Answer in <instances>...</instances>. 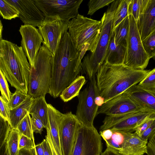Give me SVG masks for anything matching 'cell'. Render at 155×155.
Instances as JSON below:
<instances>
[{
    "mask_svg": "<svg viewBox=\"0 0 155 155\" xmlns=\"http://www.w3.org/2000/svg\"><path fill=\"white\" fill-rule=\"evenodd\" d=\"M81 52L68 31L63 35L51 59V78L49 93L56 98L82 71Z\"/></svg>",
    "mask_w": 155,
    "mask_h": 155,
    "instance_id": "6da1fadb",
    "label": "cell"
},
{
    "mask_svg": "<svg viewBox=\"0 0 155 155\" xmlns=\"http://www.w3.org/2000/svg\"><path fill=\"white\" fill-rule=\"evenodd\" d=\"M150 70L133 69L124 64L111 65L104 62L96 75L99 95L104 99L105 103L140 83Z\"/></svg>",
    "mask_w": 155,
    "mask_h": 155,
    "instance_id": "7a4b0ae2",
    "label": "cell"
},
{
    "mask_svg": "<svg viewBox=\"0 0 155 155\" xmlns=\"http://www.w3.org/2000/svg\"><path fill=\"white\" fill-rule=\"evenodd\" d=\"M0 70L12 87L28 94L31 66L21 46L0 39Z\"/></svg>",
    "mask_w": 155,
    "mask_h": 155,
    "instance_id": "3957f363",
    "label": "cell"
},
{
    "mask_svg": "<svg viewBox=\"0 0 155 155\" xmlns=\"http://www.w3.org/2000/svg\"><path fill=\"white\" fill-rule=\"evenodd\" d=\"M120 0L112 3L101 19V29L94 51L87 54L82 62V71L91 79L96 75L103 64L113 32V22L114 13Z\"/></svg>",
    "mask_w": 155,
    "mask_h": 155,
    "instance_id": "277c9868",
    "label": "cell"
},
{
    "mask_svg": "<svg viewBox=\"0 0 155 155\" xmlns=\"http://www.w3.org/2000/svg\"><path fill=\"white\" fill-rule=\"evenodd\" d=\"M102 27L101 21L79 14L68 23V32L82 59L86 52H93L97 46Z\"/></svg>",
    "mask_w": 155,
    "mask_h": 155,
    "instance_id": "5b68a950",
    "label": "cell"
},
{
    "mask_svg": "<svg viewBox=\"0 0 155 155\" xmlns=\"http://www.w3.org/2000/svg\"><path fill=\"white\" fill-rule=\"evenodd\" d=\"M53 54L43 44L35 62V68H31L28 94L35 98L45 97L49 93L51 78Z\"/></svg>",
    "mask_w": 155,
    "mask_h": 155,
    "instance_id": "8992f818",
    "label": "cell"
},
{
    "mask_svg": "<svg viewBox=\"0 0 155 155\" xmlns=\"http://www.w3.org/2000/svg\"><path fill=\"white\" fill-rule=\"evenodd\" d=\"M129 16V30L124 65L133 69L145 70L150 58L144 48L136 21L132 15Z\"/></svg>",
    "mask_w": 155,
    "mask_h": 155,
    "instance_id": "52a82bcc",
    "label": "cell"
},
{
    "mask_svg": "<svg viewBox=\"0 0 155 155\" xmlns=\"http://www.w3.org/2000/svg\"><path fill=\"white\" fill-rule=\"evenodd\" d=\"M88 84L77 96L78 102L75 115L82 124L92 127L99 107L96 103V98L99 95L96 75L89 80Z\"/></svg>",
    "mask_w": 155,
    "mask_h": 155,
    "instance_id": "ba28073f",
    "label": "cell"
},
{
    "mask_svg": "<svg viewBox=\"0 0 155 155\" xmlns=\"http://www.w3.org/2000/svg\"><path fill=\"white\" fill-rule=\"evenodd\" d=\"M102 150L101 136L96 129L81 123L71 155H101Z\"/></svg>",
    "mask_w": 155,
    "mask_h": 155,
    "instance_id": "9c48e42d",
    "label": "cell"
},
{
    "mask_svg": "<svg viewBox=\"0 0 155 155\" xmlns=\"http://www.w3.org/2000/svg\"><path fill=\"white\" fill-rule=\"evenodd\" d=\"M36 5L45 17H58L69 22L79 14L78 9L83 0H35Z\"/></svg>",
    "mask_w": 155,
    "mask_h": 155,
    "instance_id": "30bf717a",
    "label": "cell"
},
{
    "mask_svg": "<svg viewBox=\"0 0 155 155\" xmlns=\"http://www.w3.org/2000/svg\"><path fill=\"white\" fill-rule=\"evenodd\" d=\"M69 22L63 21L58 17H45L38 27L44 40L45 46L54 55L63 34L68 30Z\"/></svg>",
    "mask_w": 155,
    "mask_h": 155,
    "instance_id": "8fae6325",
    "label": "cell"
},
{
    "mask_svg": "<svg viewBox=\"0 0 155 155\" xmlns=\"http://www.w3.org/2000/svg\"><path fill=\"white\" fill-rule=\"evenodd\" d=\"M81 123L70 111L62 114L59 122V135L63 155H71Z\"/></svg>",
    "mask_w": 155,
    "mask_h": 155,
    "instance_id": "7c38bea8",
    "label": "cell"
},
{
    "mask_svg": "<svg viewBox=\"0 0 155 155\" xmlns=\"http://www.w3.org/2000/svg\"><path fill=\"white\" fill-rule=\"evenodd\" d=\"M152 114L141 111L124 115L106 116L103 121V124L100 127V131L110 129L132 133L146 118Z\"/></svg>",
    "mask_w": 155,
    "mask_h": 155,
    "instance_id": "4fadbf2b",
    "label": "cell"
},
{
    "mask_svg": "<svg viewBox=\"0 0 155 155\" xmlns=\"http://www.w3.org/2000/svg\"><path fill=\"white\" fill-rule=\"evenodd\" d=\"M21 35V46L29 61L31 68L35 69V61L44 40L38 29L32 25H21L19 30Z\"/></svg>",
    "mask_w": 155,
    "mask_h": 155,
    "instance_id": "5bb4252c",
    "label": "cell"
},
{
    "mask_svg": "<svg viewBox=\"0 0 155 155\" xmlns=\"http://www.w3.org/2000/svg\"><path fill=\"white\" fill-rule=\"evenodd\" d=\"M142 111L128 94L124 93L104 103L98 109L97 115L117 116Z\"/></svg>",
    "mask_w": 155,
    "mask_h": 155,
    "instance_id": "9a60e30c",
    "label": "cell"
},
{
    "mask_svg": "<svg viewBox=\"0 0 155 155\" xmlns=\"http://www.w3.org/2000/svg\"><path fill=\"white\" fill-rule=\"evenodd\" d=\"M5 0L18 10L19 18L24 25L38 27L44 21L45 17L35 0Z\"/></svg>",
    "mask_w": 155,
    "mask_h": 155,
    "instance_id": "2e32d148",
    "label": "cell"
},
{
    "mask_svg": "<svg viewBox=\"0 0 155 155\" xmlns=\"http://www.w3.org/2000/svg\"><path fill=\"white\" fill-rule=\"evenodd\" d=\"M124 93L128 94L142 111L155 114V92L145 90L137 84Z\"/></svg>",
    "mask_w": 155,
    "mask_h": 155,
    "instance_id": "e0dca14e",
    "label": "cell"
},
{
    "mask_svg": "<svg viewBox=\"0 0 155 155\" xmlns=\"http://www.w3.org/2000/svg\"><path fill=\"white\" fill-rule=\"evenodd\" d=\"M142 40L155 28V0H147V4L136 21Z\"/></svg>",
    "mask_w": 155,
    "mask_h": 155,
    "instance_id": "ac0fdd59",
    "label": "cell"
},
{
    "mask_svg": "<svg viewBox=\"0 0 155 155\" xmlns=\"http://www.w3.org/2000/svg\"><path fill=\"white\" fill-rule=\"evenodd\" d=\"M48 130L51 141L57 155H63L61 149L59 130V122L62 114L51 104H48Z\"/></svg>",
    "mask_w": 155,
    "mask_h": 155,
    "instance_id": "d6986e66",
    "label": "cell"
},
{
    "mask_svg": "<svg viewBox=\"0 0 155 155\" xmlns=\"http://www.w3.org/2000/svg\"><path fill=\"white\" fill-rule=\"evenodd\" d=\"M127 47L117 44L112 32L104 62L114 65L124 64Z\"/></svg>",
    "mask_w": 155,
    "mask_h": 155,
    "instance_id": "ffe728a7",
    "label": "cell"
},
{
    "mask_svg": "<svg viewBox=\"0 0 155 155\" xmlns=\"http://www.w3.org/2000/svg\"><path fill=\"white\" fill-rule=\"evenodd\" d=\"M147 143L134 133H132L119 152L123 155H143L146 153Z\"/></svg>",
    "mask_w": 155,
    "mask_h": 155,
    "instance_id": "44dd1931",
    "label": "cell"
},
{
    "mask_svg": "<svg viewBox=\"0 0 155 155\" xmlns=\"http://www.w3.org/2000/svg\"><path fill=\"white\" fill-rule=\"evenodd\" d=\"M34 99L28 94L26 99L21 104L11 110L9 123L12 128H16L18 124L29 112Z\"/></svg>",
    "mask_w": 155,
    "mask_h": 155,
    "instance_id": "7402d4cb",
    "label": "cell"
},
{
    "mask_svg": "<svg viewBox=\"0 0 155 155\" xmlns=\"http://www.w3.org/2000/svg\"><path fill=\"white\" fill-rule=\"evenodd\" d=\"M29 113L37 115L42 120L45 128L48 126V104L45 97L40 96L34 98L31 105Z\"/></svg>",
    "mask_w": 155,
    "mask_h": 155,
    "instance_id": "603a6c76",
    "label": "cell"
},
{
    "mask_svg": "<svg viewBox=\"0 0 155 155\" xmlns=\"http://www.w3.org/2000/svg\"><path fill=\"white\" fill-rule=\"evenodd\" d=\"M86 82V80L84 76H78L62 92L59 96L60 98L64 102H67L78 96Z\"/></svg>",
    "mask_w": 155,
    "mask_h": 155,
    "instance_id": "cb8c5ba5",
    "label": "cell"
},
{
    "mask_svg": "<svg viewBox=\"0 0 155 155\" xmlns=\"http://www.w3.org/2000/svg\"><path fill=\"white\" fill-rule=\"evenodd\" d=\"M130 21L129 15L126 17L113 30L116 43L127 47L129 32Z\"/></svg>",
    "mask_w": 155,
    "mask_h": 155,
    "instance_id": "d4e9b609",
    "label": "cell"
},
{
    "mask_svg": "<svg viewBox=\"0 0 155 155\" xmlns=\"http://www.w3.org/2000/svg\"><path fill=\"white\" fill-rule=\"evenodd\" d=\"M112 130V134L110 139L105 142L106 145L107 147H111L119 152L126 140L132 133L127 131Z\"/></svg>",
    "mask_w": 155,
    "mask_h": 155,
    "instance_id": "484cf974",
    "label": "cell"
},
{
    "mask_svg": "<svg viewBox=\"0 0 155 155\" xmlns=\"http://www.w3.org/2000/svg\"><path fill=\"white\" fill-rule=\"evenodd\" d=\"M20 133L16 128H11L6 141V149L9 155H18Z\"/></svg>",
    "mask_w": 155,
    "mask_h": 155,
    "instance_id": "4316f807",
    "label": "cell"
},
{
    "mask_svg": "<svg viewBox=\"0 0 155 155\" xmlns=\"http://www.w3.org/2000/svg\"><path fill=\"white\" fill-rule=\"evenodd\" d=\"M129 1L130 0H120L113 17V30L124 19L129 15L128 6Z\"/></svg>",
    "mask_w": 155,
    "mask_h": 155,
    "instance_id": "83f0119b",
    "label": "cell"
},
{
    "mask_svg": "<svg viewBox=\"0 0 155 155\" xmlns=\"http://www.w3.org/2000/svg\"><path fill=\"white\" fill-rule=\"evenodd\" d=\"M0 12L1 16L5 19L10 20L19 16L17 8L5 0H0Z\"/></svg>",
    "mask_w": 155,
    "mask_h": 155,
    "instance_id": "f1b7e54d",
    "label": "cell"
},
{
    "mask_svg": "<svg viewBox=\"0 0 155 155\" xmlns=\"http://www.w3.org/2000/svg\"><path fill=\"white\" fill-rule=\"evenodd\" d=\"M147 0H130L128 6V15H132L137 21L142 13Z\"/></svg>",
    "mask_w": 155,
    "mask_h": 155,
    "instance_id": "f546056e",
    "label": "cell"
},
{
    "mask_svg": "<svg viewBox=\"0 0 155 155\" xmlns=\"http://www.w3.org/2000/svg\"><path fill=\"white\" fill-rule=\"evenodd\" d=\"M16 129L19 131L20 134L24 135L34 140L31 117L29 112L18 124Z\"/></svg>",
    "mask_w": 155,
    "mask_h": 155,
    "instance_id": "4dcf8cb0",
    "label": "cell"
},
{
    "mask_svg": "<svg viewBox=\"0 0 155 155\" xmlns=\"http://www.w3.org/2000/svg\"><path fill=\"white\" fill-rule=\"evenodd\" d=\"M144 49L150 59H155V28L143 40Z\"/></svg>",
    "mask_w": 155,
    "mask_h": 155,
    "instance_id": "1f68e13d",
    "label": "cell"
},
{
    "mask_svg": "<svg viewBox=\"0 0 155 155\" xmlns=\"http://www.w3.org/2000/svg\"><path fill=\"white\" fill-rule=\"evenodd\" d=\"M137 85L145 90L155 92V68L150 70Z\"/></svg>",
    "mask_w": 155,
    "mask_h": 155,
    "instance_id": "d6a6232c",
    "label": "cell"
},
{
    "mask_svg": "<svg viewBox=\"0 0 155 155\" xmlns=\"http://www.w3.org/2000/svg\"><path fill=\"white\" fill-rule=\"evenodd\" d=\"M115 0H90L87 5L88 11L87 14L92 15L97 10L104 6H107Z\"/></svg>",
    "mask_w": 155,
    "mask_h": 155,
    "instance_id": "836d02e7",
    "label": "cell"
},
{
    "mask_svg": "<svg viewBox=\"0 0 155 155\" xmlns=\"http://www.w3.org/2000/svg\"><path fill=\"white\" fill-rule=\"evenodd\" d=\"M0 89L1 96L8 104L12 95L9 88L7 80L4 73L0 70Z\"/></svg>",
    "mask_w": 155,
    "mask_h": 155,
    "instance_id": "e575fe53",
    "label": "cell"
},
{
    "mask_svg": "<svg viewBox=\"0 0 155 155\" xmlns=\"http://www.w3.org/2000/svg\"><path fill=\"white\" fill-rule=\"evenodd\" d=\"M28 95V94L16 90L12 94L10 102L8 104L10 110L16 107L21 104L26 99Z\"/></svg>",
    "mask_w": 155,
    "mask_h": 155,
    "instance_id": "d590c367",
    "label": "cell"
},
{
    "mask_svg": "<svg viewBox=\"0 0 155 155\" xmlns=\"http://www.w3.org/2000/svg\"><path fill=\"white\" fill-rule=\"evenodd\" d=\"M11 128L9 122L0 117V147L6 142Z\"/></svg>",
    "mask_w": 155,
    "mask_h": 155,
    "instance_id": "8d00e7d4",
    "label": "cell"
},
{
    "mask_svg": "<svg viewBox=\"0 0 155 155\" xmlns=\"http://www.w3.org/2000/svg\"><path fill=\"white\" fill-rule=\"evenodd\" d=\"M155 120V114H152L146 118L135 130L134 133L140 137Z\"/></svg>",
    "mask_w": 155,
    "mask_h": 155,
    "instance_id": "74e56055",
    "label": "cell"
},
{
    "mask_svg": "<svg viewBox=\"0 0 155 155\" xmlns=\"http://www.w3.org/2000/svg\"><path fill=\"white\" fill-rule=\"evenodd\" d=\"M31 114V120L33 132L41 134L43 129L45 128L42 120L37 115L35 114Z\"/></svg>",
    "mask_w": 155,
    "mask_h": 155,
    "instance_id": "f35d334b",
    "label": "cell"
},
{
    "mask_svg": "<svg viewBox=\"0 0 155 155\" xmlns=\"http://www.w3.org/2000/svg\"><path fill=\"white\" fill-rule=\"evenodd\" d=\"M35 146L31 139L24 135L20 134L19 141V150L22 149L31 150L35 147Z\"/></svg>",
    "mask_w": 155,
    "mask_h": 155,
    "instance_id": "ab89813d",
    "label": "cell"
},
{
    "mask_svg": "<svg viewBox=\"0 0 155 155\" xmlns=\"http://www.w3.org/2000/svg\"><path fill=\"white\" fill-rule=\"evenodd\" d=\"M10 110L8 103L1 96L0 97V117L9 122Z\"/></svg>",
    "mask_w": 155,
    "mask_h": 155,
    "instance_id": "60d3db41",
    "label": "cell"
},
{
    "mask_svg": "<svg viewBox=\"0 0 155 155\" xmlns=\"http://www.w3.org/2000/svg\"><path fill=\"white\" fill-rule=\"evenodd\" d=\"M146 153L147 155H155V132L149 139Z\"/></svg>",
    "mask_w": 155,
    "mask_h": 155,
    "instance_id": "b9f144b4",
    "label": "cell"
},
{
    "mask_svg": "<svg viewBox=\"0 0 155 155\" xmlns=\"http://www.w3.org/2000/svg\"><path fill=\"white\" fill-rule=\"evenodd\" d=\"M155 132V120L149 127L145 130L140 136L143 140L148 141V140Z\"/></svg>",
    "mask_w": 155,
    "mask_h": 155,
    "instance_id": "7bdbcfd3",
    "label": "cell"
},
{
    "mask_svg": "<svg viewBox=\"0 0 155 155\" xmlns=\"http://www.w3.org/2000/svg\"><path fill=\"white\" fill-rule=\"evenodd\" d=\"M44 150V155H53L50 145L46 138L42 142Z\"/></svg>",
    "mask_w": 155,
    "mask_h": 155,
    "instance_id": "ee69618b",
    "label": "cell"
},
{
    "mask_svg": "<svg viewBox=\"0 0 155 155\" xmlns=\"http://www.w3.org/2000/svg\"><path fill=\"white\" fill-rule=\"evenodd\" d=\"M101 155H123L119 151L109 147H107Z\"/></svg>",
    "mask_w": 155,
    "mask_h": 155,
    "instance_id": "f6af8a7d",
    "label": "cell"
},
{
    "mask_svg": "<svg viewBox=\"0 0 155 155\" xmlns=\"http://www.w3.org/2000/svg\"><path fill=\"white\" fill-rule=\"evenodd\" d=\"M35 147L30 150L22 149L20 150L18 155H35Z\"/></svg>",
    "mask_w": 155,
    "mask_h": 155,
    "instance_id": "bcb514c9",
    "label": "cell"
},
{
    "mask_svg": "<svg viewBox=\"0 0 155 155\" xmlns=\"http://www.w3.org/2000/svg\"><path fill=\"white\" fill-rule=\"evenodd\" d=\"M37 155H44V150L42 143L35 146Z\"/></svg>",
    "mask_w": 155,
    "mask_h": 155,
    "instance_id": "7dc6e473",
    "label": "cell"
},
{
    "mask_svg": "<svg viewBox=\"0 0 155 155\" xmlns=\"http://www.w3.org/2000/svg\"><path fill=\"white\" fill-rule=\"evenodd\" d=\"M47 134L46 137V138L47 140H48V141L50 145V146H51V149L52 150L53 155H57V154L56 153V151L54 149V147L53 146V144H52V142L51 141L50 134L48 130H47Z\"/></svg>",
    "mask_w": 155,
    "mask_h": 155,
    "instance_id": "c3c4849f",
    "label": "cell"
},
{
    "mask_svg": "<svg viewBox=\"0 0 155 155\" xmlns=\"http://www.w3.org/2000/svg\"><path fill=\"white\" fill-rule=\"evenodd\" d=\"M96 103L100 107L104 103V99L99 95L96 98Z\"/></svg>",
    "mask_w": 155,
    "mask_h": 155,
    "instance_id": "681fc988",
    "label": "cell"
},
{
    "mask_svg": "<svg viewBox=\"0 0 155 155\" xmlns=\"http://www.w3.org/2000/svg\"><path fill=\"white\" fill-rule=\"evenodd\" d=\"M0 155H9L6 149V142L0 147Z\"/></svg>",
    "mask_w": 155,
    "mask_h": 155,
    "instance_id": "f907efd6",
    "label": "cell"
},
{
    "mask_svg": "<svg viewBox=\"0 0 155 155\" xmlns=\"http://www.w3.org/2000/svg\"><path fill=\"white\" fill-rule=\"evenodd\" d=\"M3 30V27L2 25V22L1 21V24H0V39H2V32Z\"/></svg>",
    "mask_w": 155,
    "mask_h": 155,
    "instance_id": "816d5d0a",
    "label": "cell"
},
{
    "mask_svg": "<svg viewBox=\"0 0 155 155\" xmlns=\"http://www.w3.org/2000/svg\"><path fill=\"white\" fill-rule=\"evenodd\" d=\"M35 151H36V150H35ZM35 155H37V154H36V152H35Z\"/></svg>",
    "mask_w": 155,
    "mask_h": 155,
    "instance_id": "f5cc1de1",
    "label": "cell"
}]
</instances>
